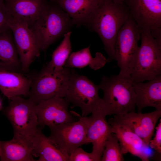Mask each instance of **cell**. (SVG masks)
<instances>
[{"label": "cell", "instance_id": "cell-30", "mask_svg": "<svg viewBox=\"0 0 161 161\" xmlns=\"http://www.w3.org/2000/svg\"><path fill=\"white\" fill-rule=\"evenodd\" d=\"M114 2L119 4H127L130 0H112Z\"/></svg>", "mask_w": 161, "mask_h": 161}, {"label": "cell", "instance_id": "cell-29", "mask_svg": "<svg viewBox=\"0 0 161 161\" xmlns=\"http://www.w3.org/2000/svg\"><path fill=\"white\" fill-rule=\"evenodd\" d=\"M151 34L161 47V27L150 30Z\"/></svg>", "mask_w": 161, "mask_h": 161}, {"label": "cell", "instance_id": "cell-10", "mask_svg": "<svg viewBox=\"0 0 161 161\" xmlns=\"http://www.w3.org/2000/svg\"><path fill=\"white\" fill-rule=\"evenodd\" d=\"M10 28L21 61L22 72H27L32 63L40 55L39 45L29 27L23 22L13 18Z\"/></svg>", "mask_w": 161, "mask_h": 161}, {"label": "cell", "instance_id": "cell-17", "mask_svg": "<svg viewBox=\"0 0 161 161\" xmlns=\"http://www.w3.org/2000/svg\"><path fill=\"white\" fill-rule=\"evenodd\" d=\"M133 86L138 112L148 107L161 110V75L146 83H133Z\"/></svg>", "mask_w": 161, "mask_h": 161}, {"label": "cell", "instance_id": "cell-24", "mask_svg": "<svg viewBox=\"0 0 161 161\" xmlns=\"http://www.w3.org/2000/svg\"><path fill=\"white\" fill-rule=\"evenodd\" d=\"M72 33L69 31L64 35L59 45L53 52L51 59L44 67L51 71L59 72L64 68L65 63L72 51L70 38Z\"/></svg>", "mask_w": 161, "mask_h": 161}, {"label": "cell", "instance_id": "cell-13", "mask_svg": "<svg viewBox=\"0 0 161 161\" xmlns=\"http://www.w3.org/2000/svg\"><path fill=\"white\" fill-rule=\"evenodd\" d=\"M126 5L139 29L161 27V0H130Z\"/></svg>", "mask_w": 161, "mask_h": 161}, {"label": "cell", "instance_id": "cell-31", "mask_svg": "<svg viewBox=\"0 0 161 161\" xmlns=\"http://www.w3.org/2000/svg\"><path fill=\"white\" fill-rule=\"evenodd\" d=\"M2 108V103L1 101V100L0 99V110Z\"/></svg>", "mask_w": 161, "mask_h": 161}, {"label": "cell", "instance_id": "cell-5", "mask_svg": "<svg viewBox=\"0 0 161 161\" xmlns=\"http://www.w3.org/2000/svg\"><path fill=\"white\" fill-rule=\"evenodd\" d=\"M99 89L98 85L72 68L64 98L72 104V108H80L81 116L86 117L101 106L102 99L99 96Z\"/></svg>", "mask_w": 161, "mask_h": 161}, {"label": "cell", "instance_id": "cell-32", "mask_svg": "<svg viewBox=\"0 0 161 161\" xmlns=\"http://www.w3.org/2000/svg\"><path fill=\"white\" fill-rule=\"evenodd\" d=\"M4 0V1H6V0Z\"/></svg>", "mask_w": 161, "mask_h": 161}, {"label": "cell", "instance_id": "cell-18", "mask_svg": "<svg viewBox=\"0 0 161 161\" xmlns=\"http://www.w3.org/2000/svg\"><path fill=\"white\" fill-rule=\"evenodd\" d=\"M111 131L117 137L123 154L129 153L139 158L142 161H149L146 150L148 147L136 134L122 126L108 123Z\"/></svg>", "mask_w": 161, "mask_h": 161}, {"label": "cell", "instance_id": "cell-21", "mask_svg": "<svg viewBox=\"0 0 161 161\" xmlns=\"http://www.w3.org/2000/svg\"><path fill=\"white\" fill-rule=\"evenodd\" d=\"M101 0H50L67 13L74 24L83 25Z\"/></svg>", "mask_w": 161, "mask_h": 161}, {"label": "cell", "instance_id": "cell-2", "mask_svg": "<svg viewBox=\"0 0 161 161\" xmlns=\"http://www.w3.org/2000/svg\"><path fill=\"white\" fill-rule=\"evenodd\" d=\"M130 76L118 74L103 75L98 85L103 97L101 108L106 115L135 112L136 96Z\"/></svg>", "mask_w": 161, "mask_h": 161}, {"label": "cell", "instance_id": "cell-28", "mask_svg": "<svg viewBox=\"0 0 161 161\" xmlns=\"http://www.w3.org/2000/svg\"><path fill=\"white\" fill-rule=\"evenodd\" d=\"M155 128L156 134L153 139H151L149 142V146L154 149L161 155V121Z\"/></svg>", "mask_w": 161, "mask_h": 161}, {"label": "cell", "instance_id": "cell-9", "mask_svg": "<svg viewBox=\"0 0 161 161\" xmlns=\"http://www.w3.org/2000/svg\"><path fill=\"white\" fill-rule=\"evenodd\" d=\"M49 129L50 139L69 155L77 148L89 143L86 137V126L84 117L79 115L78 120Z\"/></svg>", "mask_w": 161, "mask_h": 161}, {"label": "cell", "instance_id": "cell-14", "mask_svg": "<svg viewBox=\"0 0 161 161\" xmlns=\"http://www.w3.org/2000/svg\"><path fill=\"white\" fill-rule=\"evenodd\" d=\"M89 117H84L86 126V137L92 145V152L101 161L106 140L111 132V128L101 107L92 112Z\"/></svg>", "mask_w": 161, "mask_h": 161}, {"label": "cell", "instance_id": "cell-4", "mask_svg": "<svg viewBox=\"0 0 161 161\" xmlns=\"http://www.w3.org/2000/svg\"><path fill=\"white\" fill-rule=\"evenodd\" d=\"M141 43L130 78L134 83L150 80L161 75V47L150 30L139 29Z\"/></svg>", "mask_w": 161, "mask_h": 161}, {"label": "cell", "instance_id": "cell-1", "mask_svg": "<svg viewBox=\"0 0 161 161\" xmlns=\"http://www.w3.org/2000/svg\"><path fill=\"white\" fill-rule=\"evenodd\" d=\"M131 15L125 4L112 0H101L83 25L96 33L101 39L108 58V62L115 60V46L121 28Z\"/></svg>", "mask_w": 161, "mask_h": 161}, {"label": "cell", "instance_id": "cell-19", "mask_svg": "<svg viewBox=\"0 0 161 161\" xmlns=\"http://www.w3.org/2000/svg\"><path fill=\"white\" fill-rule=\"evenodd\" d=\"M31 79L21 73L0 69V90L10 100L13 97H27Z\"/></svg>", "mask_w": 161, "mask_h": 161}, {"label": "cell", "instance_id": "cell-16", "mask_svg": "<svg viewBox=\"0 0 161 161\" xmlns=\"http://www.w3.org/2000/svg\"><path fill=\"white\" fill-rule=\"evenodd\" d=\"M48 1L47 0H6V7L11 16L29 27L38 18Z\"/></svg>", "mask_w": 161, "mask_h": 161}, {"label": "cell", "instance_id": "cell-12", "mask_svg": "<svg viewBox=\"0 0 161 161\" xmlns=\"http://www.w3.org/2000/svg\"><path fill=\"white\" fill-rule=\"evenodd\" d=\"M161 116V110L156 109L142 113L130 112L121 115H114L108 122L124 126L136 134L149 146L156 124Z\"/></svg>", "mask_w": 161, "mask_h": 161}, {"label": "cell", "instance_id": "cell-22", "mask_svg": "<svg viewBox=\"0 0 161 161\" xmlns=\"http://www.w3.org/2000/svg\"><path fill=\"white\" fill-rule=\"evenodd\" d=\"M10 30L0 34V69L21 73V61Z\"/></svg>", "mask_w": 161, "mask_h": 161}, {"label": "cell", "instance_id": "cell-25", "mask_svg": "<svg viewBox=\"0 0 161 161\" xmlns=\"http://www.w3.org/2000/svg\"><path fill=\"white\" fill-rule=\"evenodd\" d=\"M123 154L117 137L111 132L105 142L101 161H123Z\"/></svg>", "mask_w": 161, "mask_h": 161}, {"label": "cell", "instance_id": "cell-3", "mask_svg": "<svg viewBox=\"0 0 161 161\" xmlns=\"http://www.w3.org/2000/svg\"><path fill=\"white\" fill-rule=\"evenodd\" d=\"M73 24L68 15L50 1L29 27L41 50L44 51L60 37L70 31Z\"/></svg>", "mask_w": 161, "mask_h": 161}, {"label": "cell", "instance_id": "cell-7", "mask_svg": "<svg viewBox=\"0 0 161 161\" xmlns=\"http://www.w3.org/2000/svg\"><path fill=\"white\" fill-rule=\"evenodd\" d=\"M140 40L139 29L131 16L117 34L115 46V60L120 69L119 74L130 76L135 63Z\"/></svg>", "mask_w": 161, "mask_h": 161}, {"label": "cell", "instance_id": "cell-11", "mask_svg": "<svg viewBox=\"0 0 161 161\" xmlns=\"http://www.w3.org/2000/svg\"><path fill=\"white\" fill-rule=\"evenodd\" d=\"M69 104L64 98L56 96L36 105L39 126L49 128L77 121L75 113L69 110Z\"/></svg>", "mask_w": 161, "mask_h": 161}, {"label": "cell", "instance_id": "cell-8", "mask_svg": "<svg viewBox=\"0 0 161 161\" xmlns=\"http://www.w3.org/2000/svg\"><path fill=\"white\" fill-rule=\"evenodd\" d=\"M4 110V114L13 128L14 134L33 136L39 127L36 104L29 98L16 96L10 100Z\"/></svg>", "mask_w": 161, "mask_h": 161}, {"label": "cell", "instance_id": "cell-27", "mask_svg": "<svg viewBox=\"0 0 161 161\" xmlns=\"http://www.w3.org/2000/svg\"><path fill=\"white\" fill-rule=\"evenodd\" d=\"M69 161H99L92 152H87L81 147L75 148L69 155Z\"/></svg>", "mask_w": 161, "mask_h": 161}, {"label": "cell", "instance_id": "cell-15", "mask_svg": "<svg viewBox=\"0 0 161 161\" xmlns=\"http://www.w3.org/2000/svg\"><path fill=\"white\" fill-rule=\"evenodd\" d=\"M33 136L14 134L11 140H0V160L1 161H34Z\"/></svg>", "mask_w": 161, "mask_h": 161}, {"label": "cell", "instance_id": "cell-6", "mask_svg": "<svg viewBox=\"0 0 161 161\" xmlns=\"http://www.w3.org/2000/svg\"><path fill=\"white\" fill-rule=\"evenodd\" d=\"M72 68L64 67L59 72L49 70L43 67L31 78L27 97L36 105L56 96L64 97Z\"/></svg>", "mask_w": 161, "mask_h": 161}, {"label": "cell", "instance_id": "cell-23", "mask_svg": "<svg viewBox=\"0 0 161 161\" xmlns=\"http://www.w3.org/2000/svg\"><path fill=\"white\" fill-rule=\"evenodd\" d=\"M90 46L78 51L71 53L66 61L64 67L81 68L89 66L96 70L103 67L107 59L100 52H97L94 57L91 55Z\"/></svg>", "mask_w": 161, "mask_h": 161}, {"label": "cell", "instance_id": "cell-20", "mask_svg": "<svg viewBox=\"0 0 161 161\" xmlns=\"http://www.w3.org/2000/svg\"><path fill=\"white\" fill-rule=\"evenodd\" d=\"M39 126L33 136V155L37 161H69V155L58 148Z\"/></svg>", "mask_w": 161, "mask_h": 161}, {"label": "cell", "instance_id": "cell-26", "mask_svg": "<svg viewBox=\"0 0 161 161\" xmlns=\"http://www.w3.org/2000/svg\"><path fill=\"white\" fill-rule=\"evenodd\" d=\"M12 19L6 7L4 1L0 0V34L10 30Z\"/></svg>", "mask_w": 161, "mask_h": 161}]
</instances>
